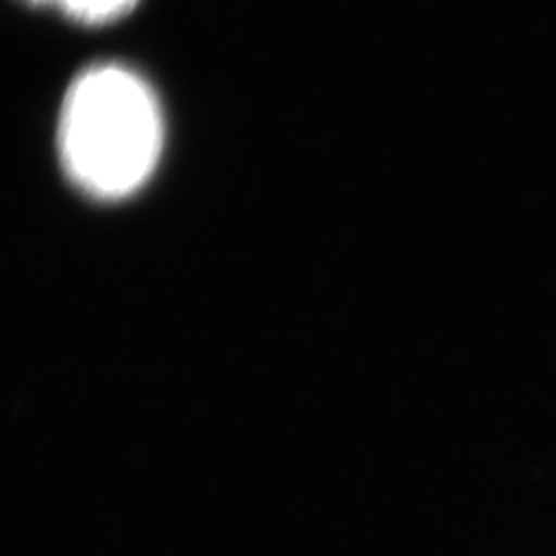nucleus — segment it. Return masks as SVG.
I'll return each instance as SVG.
<instances>
[{
	"mask_svg": "<svg viewBox=\"0 0 556 556\" xmlns=\"http://www.w3.org/2000/svg\"><path fill=\"white\" fill-rule=\"evenodd\" d=\"M163 147V118L137 73L103 64L75 80L60 110V160L83 192L116 200L151 178Z\"/></svg>",
	"mask_w": 556,
	"mask_h": 556,
	"instance_id": "obj_1",
	"label": "nucleus"
},
{
	"mask_svg": "<svg viewBox=\"0 0 556 556\" xmlns=\"http://www.w3.org/2000/svg\"><path fill=\"white\" fill-rule=\"evenodd\" d=\"M31 4L50 7L66 15L68 20L101 25L124 17L130 13L139 0H29Z\"/></svg>",
	"mask_w": 556,
	"mask_h": 556,
	"instance_id": "obj_2",
	"label": "nucleus"
}]
</instances>
